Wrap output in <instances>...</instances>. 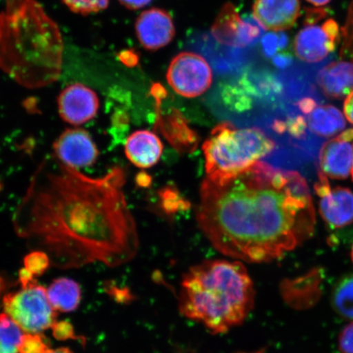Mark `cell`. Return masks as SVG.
I'll list each match as a JSON object with an SVG mask.
<instances>
[{
    "instance_id": "obj_25",
    "label": "cell",
    "mask_w": 353,
    "mask_h": 353,
    "mask_svg": "<svg viewBox=\"0 0 353 353\" xmlns=\"http://www.w3.org/2000/svg\"><path fill=\"white\" fill-rule=\"evenodd\" d=\"M50 350L41 334H25L19 353H46Z\"/></svg>"
},
{
    "instance_id": "obj_3",
    "label": "cell",
    "mask_w": 353,
    "mask_h": 353,
    "mask_svg": "<svg viewBox=\"0 0 353 353\" xmlns=\"http://www.w3.org/2000/svg\"><path fill=\"white\" fill-rule=\"evenodd\" d=\"M63 41L59 26L37 0H7L0 13V68L28 88L59 78Z\"/></svg>"
},
{
    "instance_id": "obj_18",
    "label": "cell",
    "mask_w": 353,
    "mask_h": 353,
    "mask_svg": "<svg viewBox=\"0 0 353 353\" xmlns=\"http://www.w3.org/2000/svg\"><path fill=\"white\" fill-rule=\"evenodd\" d=\"M317 85L326 98L342 99L353 90V61H336L322 68Z\"/></svg>"
},
{
    "instance_id": "obj_11",
    "label": "cell",
    "mask_w": 353,
    "mask_h": 353,
    "mask_svg": "<svg viewBox=\"0 0 353 353\" xmlns=\"http://www.w3.org/2000/svg\"><path fill=\"white\" fill-rule=\"evenodd\" d=\"M59 116L64 122L74 127L94 119L99 109L98 95L82 83H74L64 88L57 99Z\"/></svg>"
},
{
    "instance_id": "obj_29",
    "label": "cell",
    "mask_w": 353,
    "mask_h": 353,
    "mask_svg": "<svg viewBox=\"0 0 353 353\" xmlns=\"http://www.w3.org/2000/svg\"><path fill=\"white\" fill-rule=\"evenodd\" d=\"M52 330L54 336L59 341L77 339L72 325L68 321H57L52 326Z\"/></svg>"
},
{
    "instance_id": "obj_10",
    "label": "cell",
    "mask_w": 353,
    "mask_h": 353,
    "mask_svg": "<svg viewBox=\"0 0 353 353\" xmlns=\"http://www.w3.org/2000/svg\"><path fill=\"white\" fill-rule=\"evenodd\" d=\"M54 156L65 165L79 169L94 165L99 151L90 132L81 128H68L52 144Z\"/></svg>"
},
{
    "instance_id": "obj_34",
    "label": "cell",
    "mask_w": 353,
    "mask_h": 353,
    "mask_svg": "<svg viewBox=\"0 0 353 353\" xmlns=\"http://www.w3.org/2000/svg\"><path fill=\"white\" fill-rule=\"evenodd\" d=\"M274 63L276 65L279 66L281 68H287L291 63L292 59L289 55H278L275 57Z\"/></svg>"
},
{
    "instance_id": "obj_32",
    "label": "cell",
    "mask_w": 353,
    "mask_h": 353,
    "mask_svg": "<svg viewBox=\"0 0 353 353\" xmlns=\"http://www.w3.org/2000/svg\"><path fill=\"white\" fill-rule=\"evenodd\" d=\"M343 112L348 122L353 125V90L344 101Z\"/></svg>"
},
{
    "instance_id": "obj_36",
    "label": "cell",
    "mask_w": 353,
    "mask_h": 353,
    "mask_svg": "<svg viewBox=\"0 0 353 353\" xmlns=\"http://www.w3.org/2000/svg\"><path fill=\"white\" fill-rule=\"evenodd\" d=\"M306 1L312 4L316 7H321L326 6V4L329 3L331 0H306Z\"/></svg>"
},
{
    "instance_id": "obj_30",
    "label": "cell",
    "mask_w": 353,
    "mask_h": 353,
    "mask_svg": "<svg viewBox=\"0 0 353 353\" xmlns=\"http://www.w3.org/2000/svg\"><path fill=\"white\" fill-rule=\"evenodd\" d=\"M163 203L165 210L168 212H174L179 209V206L183 205V200L179 196L178 192L173 191V190H165L163 193Z\"/></svg>"
},
{
    "instance_id": "obj_5",
    "label": "cell",
    "mask_w": 353,
    "mask_h": 353,
    "mask_svg": "<svg viewBox=\"0 0 353 353\" xmlns=\"http://www.w3.org/2000/svg\"><path fill=\"white\" fill-rule=\"evenodd\" d=\"M276 143L262 128L223 121L203 144L207 179L224 181L242 173L275 152Z\"/></svg>"
},
{
    "instance_id": "obj_21",
    "label": "cell",
    "mask_w": 353,
    "mask_h": 353,
    "mask_svg": "<svg viewBox=\"0 0 353 353\" xmlns=\"http://www.w3.org/2000/svg\"><path fill=\"white\" fill-rule=\"evenodd\" d=\"M331 304L337 314L353 321V273L343 276L335 284L331 294Z\"/></svg>"
},
{
    "instance_id": "obj_33",
    "label": "cell",
    "mask_w": 353,
    "mask_h": 353,
    "mask_svg": "<svg viewBox=\"0 0 353 353\" xmlns=\"http://www.w3.org/2000/svg\"><path fill=\"white\" fill-rule=\"evenodd\" d=\"M123 6H125L129 10H139V8H143L148 6L152 0H119Z\"/></svg>"
},
{
    "instance_id": "obj_26",
    "label": "cell",
    "mask_w": 353,
    "mask_h": 353,
    "mask_svg": "<svg viewBox=\"0 0 353 353\" xmlns=\"http://www.w3.org/2000/svg\"><path fill=\"white\" fill-rule=\"evenodd\" d=\"M342 32L343 43L341 56L350 57L353 61V1L348 10L346 23Z\"/></svg>"
},
{
    "instance_id": "obj_12",
    "label": "cell",
    "mask_w": 353,
    "mask_h": 353,
    "mask_svg": "<svg viewBox=\"0 0 353 353\" xmlns=\"http://www.w3.org/2000/svg\"><path fill=\"white\" fill-rule=\"evenodd\" d=\"M258 22L243 21L232 3L225 4L212 28V34L225 46L245 47L261 37L262 28Z\"/></svg>"
},
{
    "instance_id": "obj_35",
    "label": "cell",
    "mask_w": 353,
    "mask_h": 353,
    "mask_svg": "<svg viewBox=\"0 0 353 353\" xmlns=\"http://www.w3.org/2000/svg\"><path fill=\"white\" fill-rule=\"evenodd\" d=\"M150 182H151L150 176L145 173H140L137 178V183L141 187H147Z\"/></svg>"
},
{
    "instance_id": "obj_1",
    "label": "cell",
    "mask_w": 353,
    "mask_h": 353,
    "mask_svg": "<svg viewBox=\"0 0 353 353\" xmlns=\"http://www.w3.org/2000/svg\"><path fill=\"white\" fill-rule=\"evenodd\" d=\"M125 183L121 166L94 178L48 154L17 206L13 229L29 248L46 253L57 268L94 263L121 266L135 257L139 245L123 190Z\"/></svg>"
},
{
    "instance_id": "obj_22",
    "label": "cell",
    "mask_w": 353,
    "mask_h": 353,
    "mask_svg": "<svg viewBox=\"0 0 353 353\" xmlns=\"http://www.w3.org/2000/svg\"><path fill=\"white\" fill-rule=\"evenodd\" d=\"M25 334L6 313L0 314V353H19Z\"/></svg>"
},
{
    "instance_id": "obj_7",
    "label": "cell",
    "mask_w": 353,
    "mask_h": 353,
    "mask_svg": "<svg viewBox=\"0 0 353 353\" xmlns=\"http://www.w3.org/2000/svg\"><path fill=\"white\" fill-rule=\"evenodd\" d=\"M167 81L184 98L193 99L209 90L213 74L206 60L193 52H181L172 60L167 72Z\"/></svg>"
},
{
    "instance_id": "obj_31",
    "label": "cell",
    "mask_w": 353,
    "mask_h": 353,
    "mask_svg": "<svg viewBox=\"0 0 353 353\" xmlns=\"http://www.w3.org/2000/svg\"><path fill=\"white\" fill-rule=\"evenodd\" d=\"M327 14L328 12L325 10V8L320 7H317L316 8H310V10H308L307 12L306 23L307 25L314 24L315 22L324 19V17L327 16Z\"/></svg>"
},
{
    "instance_id": "obj_16",
    "label": "cell",
    "mask_w": 353,
    "mask_h": 353,
    "mask_svg": "<svg viewBox=\"0 0 353 353\" xmlns=\"http://www.w3.org/2000/svg\"><path fill=\"white\" fill-rule=\"evenodd\" d=\"M156 128L179 152L193 151L198 143L197 135L179 110L163 114L157 105Z\"/></svg>"
},
{
    "instance_id": "obj_4",
    "label": "cell",
    "mask_w": 353,
    "mask_h": 353,
    "mask_svg": "<svg viewBox=\"0 0 353 353\" xmlns=\"http://www.w3.org/2000/svg\"><path fill=\"white\" fill-rule=\"evenodd\" d=\"M252 280L241 262L210 260L189 269L181 282L180 312L214 334H223L252 311Z\"/></svg>"
},
{
    "instance_id": "obj_20",
    "label": "cell",
    "mask_w": 353,
    "mask_h": 353,
    "mask_svg": "<svg viewBox=\"0 0 353 353\" xmlns=\"http://www.w3.org/2000/svg\"><path fill=\"white\" fill-rule=\"evenodd\" d=\"M48 300L55 311L70 312L77 310L81 301V286L69 278H59L47 289Z\"/></svg>"
},
{
    "instance_id": "obj_8",
    "label": "cell",
    "mask_w": 353,
    "mask_h": 353,
    "mask_svg": "<svg viewBox=\"0 0 353 353\" xmlns=\"http://www.w3.org/2000/svg\"><path fill=\"white\" fill-rule=\"evenodd\" d=\"M339 39L341 30L334 19L326 20L321 26L307 25L295 37V54L306 63H319L335 50Z\"/></svg>"
},
{
    "instance_id": "obj_15",
    "label": "cell",
    "mask_w": 353,
    "mask_h": 353,
    "mask_svg": "<svg viewBox=\"0 0 353 353\" xmlns=\"http://www.w3.org/2000/svg\"><path fill=\"white\" fill-rule=\"evenodd\" d=\"M300 8L299 0H255L253 16L264 30L282 32L294 26Z\"/></svg>"
},
{
    "instance_id": "obj_17",
    "label": "cell",
    "mask_w": 353,
    "mask_h": 353,
    "mask_svg": "<svg viewBox=\"0 0 353 353\" xmlns=\"http://www.w3.org/2000/svg\"><path fill=\"white\" fill-rule=\"evenodd\" d=\"M125 153L132 165L140 169H148L160 161L163 144L153 132L137 130L128 137Z\"/></svg>"
},
{
    "instance_id": "obj_37",
    "label": "cell",
    "mask_w": 353,
    "mask_h": 353,
    "mask_svg": "<svg viewBox=\"0 0 353 353\" xmlns=\"http://www.w3.org/2000/svg\"><path fill=\"white\" fill-rule=\"evenodd\" d=\"M46 353H73L72 351L69 350L68 347H60L57 348V350H48Z\"/></svg>"
},
{
    "instance_id": "obj_23",
    "label": "cell",
    "mask_w": 353,
    "mask_h": 353,
    "mask_svg": "<svg viewBox=\"0 0 353 353\" xmlns=\"http://www.w3.org/2000/svg\"><path fill=\"white\" fill-rule=\"evenodd\" d=\"M50 266V258L41 250H32L24 259V268L34 277L43 275Z\"/></svg>"
},
{
    "instance_id": "obj_39",
    "label": "cell",
    "mask_w": 353,
    "mask_h": 353,
    "mask_svg": "<svg viewBox=\"0 0 353 353\" xmlns=\"http://www.w3.org/2000/svg\"><path fill=\"white\" fill-rule=\"evenodd\" d=\"M351 258H352V261L353 263V245H352V251H351Z\"/></svg>"
},
{
    "instance_id": "obj_2",
    "label": "cell",
    "mask_w": 353,
    "mask_h": 353,
    "mask_svg": "<svg viewBox=\"0 0 353 353\" xmlns=\"http://www.w3.org/2000/svg\"><path fill=\"white\" fill-rule=\"evenodd\" d=\"M196 219L219 252L250 263L281 259L316 224L306 179L266 161L230 179L203 181Z\"/></svg>"
},
{
    "instance_id": "obj_40",
    "label": "cell",
    "mask_w": 353,
    "mask_h": 353,
    "mask_svg": "<svg viewBox=\"0 0 353 353\" xmlns=\"http://www.w3.org/2000/svg\"><path fill=\"white\" fill-rule=\"evenodd\" d=\"M352 179H353V166H352Z\"/></svg>"
},
{
    "instance_id": "obj_9",
    "label": "cell",
    "mask_w": 353,
    "mask_h": 353,
    "mask_svg": "<svg viewBox=\"0 0 353 353\" xmlns=\"http://www.w3.org/2000/svg\"><path fill=\"white\" fill-rule=\"evenodd\" d=\"M314 184L321 199L319 211L322 219L331 229L343 228L353 223V192L350 188L330 187L327 176L317 171Z\"/></svg>"
},
{
    "instance_id": "obj_27",
    "label": "cell",
    "mask_w": 353,
    "mask_h": 353,
    "mask_svg": "<svg viewBox=\"0 0 353 353\" xmlns=\"http://www.w3.org/2000/svg\"><path fill=\"white\" fill-rule=\"evenodd\" d=\"M262 44L264 54L272 57L278 50H282L288 46V37L285 34H268L263 37Z\"/></svg>"
},
{
    "instance_id": "obj_13",
    "label": "cell",
    "mask_w": 353,
    "mask_h": 353,
    "mask_svg": "<svg viewBox=\"0 0 353 353\" xmlns=\"http://www.w3.org/2000/svg\"><path fill=\"white\" fill-rule=\"evenodd\" d=\"M353 165V139L347 131L327 140L319 154V170L334 179H346Z\"/></svg>"
},
{
    "instance_id": "obj_19",
    "label": "cell",
    "mask_w": 353,
    "mask_h": 353,
    "mask_svg": "<svg viewBox=\"0 0 353 353\" xmlns=\"http://www.w3.org/2000/svg\"><path fill=\"white\" fill-rule=\"evenodd\" d=\"M309 130L316 139L326 142L343 132L346 127L345 119L332 105H319L307 116Z\"/></svg>"
},
{
    "instance_id": "obj_38",
    "label": "cell",
    "mask_w": 353,
    "mask_h": 353,
    "mask_svg": "<svg viewBox=\"0 0 353 353\" xmlns=\"http://www.w3.org/2000/svg\"><path fill=\"white\" fill-rule=\"evenodd\" d=\"M3 287V280L2 279V277L0 276V292H1Z\"/></svg>"
},
{
    "instance_id": "obj_24",
    "label": "cell",
    "mask_w": 353,
    "mask_h": 353,
    "mask_svg": "<svg viewBox=\"0 0 353 353\" xmlns=\"http://www.w3.org/2000/svg\"><path fill=\"white\" fill-rule=\"evenodd\" d=\"M66 6L74 12L88 15L105 10L109 0H63Z\"/></svg>"
},
{
    "instance_id": "obj_28",
    "label": "cell",
    "mask_w": 353,
    "mask_h": 353,
    "mask_svg": "<svg viewBox=\"0 0 353 353\" xmlns=\"http://www.w3.org/2000/svg\"><path fill=\"white\" fill-rule=\"evenodd\" d=\"M339 348L341 353H353V321L339 334Z\"/></svg>"
},
{
    "instance_id": "obj_14",
    "label": "cell",
    "mask_w": 353,
    "mask_h": 353,
    "mask_svg": "<svg viewBox=\"0 0 353 353\" xmlns=\"http://www.w3.org/2000/svg\"><path fill=\"white\" fill-rule=\"evenodd\" d=\"M136 33L145 50H160L174 37L173 19L166 11L152 8L143 12L137 20Z\"/></svg>"
},
{
    "instance_id": "obj_6",
    "label": "cell",
    "mask_w": 353,
    "mask_h": 353,
    "mask_svg": "<svg viewBox=\"0 0 353 353\" xmlns=\"http://www.w3.org/2000/svg\"><path fill=\"white\" fill-rule=\"evenodd\" d=\"M21 285L19 290L3 297L4 313L26 334H41L52 329L57 315L48 300L47 289L35 279Z\"/></svg>"
}]
</instances>
